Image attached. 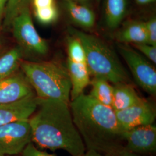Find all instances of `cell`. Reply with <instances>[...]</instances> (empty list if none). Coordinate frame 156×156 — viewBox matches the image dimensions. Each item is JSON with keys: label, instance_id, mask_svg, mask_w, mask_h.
<instances>
[{"label": "cell", "instance_id": "cell-21", "mask_svg": "<svg viewBox=\"0 0 156 156\" xmlns=\"http://www.w3.org/2000/svg\"><path fill=\"white\" fill-rule=\"evenodd\" d=\"M34 15L37 20L42 24L48 25L56 22L59 16V12L55 5L34 9Z\"/></svg>", "mask_w": 156, "mask_h": 156}, {"label": "cell", "instance_id": "cell-16", "mask_svg": "<svg viewBox=\"0 0 156 156\" xmlns=\"http://www.w3.org/2000/svg\"><path fill=\"white\" fill-rule=\"evenodd\" d=\"M116 40L123 44L147 43L145 22L131 21L126 23L116 34Z\"/></svg>", "mask_w": 156, "mask_h": 156}, {"label": "cell", "instance_id": "cell-14", "mask_svg": "<svg viewBox=\"0 0 156 156\" xmlns=\"http://www.w3.org/2000/svg\"><path fill=\"white\" fill-rule=\"evenodd\" d=\"M67 14L71 21L83 28H92L95 22V15L90 6L64 1Z\"/></svg>", "mask_w": 156, "mask_h": 156}, {"label": "cell", "instance_id": "cell-2", "mask_svg": "<svg viewBox=\"0 0 156 156\" xmlns=\"http://www.w3.org/2000/svg\"><path fill=\"white\" fill-rule=\"evenodd\" d=\"M28 121L31 141L40 148L64 150L71 156H82L86 152L83 141L73 122L69 104L38 98L37 108Z\"/></svg>", "mask_w": 156, "mask_h": 156}, {"label": "cell", "instance_id": "cell-11", "mask_svg": "<svg viewBox=\"0 0 156 156\" xmlns=\"http://www.w3.org/2000/svg\"><path fill=\"white\" fill-rule=\"evenodd\" d=\"M38 98L35 94L13 103L0 104V126L28 120L36 111Z\"/></svg>", "mask_w": 156, "mask_h": 156}, {"label": "cell", "instance_id": "cell-1", "mask_svg": "<svg viewBox=\"0 0 156 156\" xmlns=\"http://www.w3.org/2000/svg\"><path fill=\"white\" fill-rule=\"evenodd\" d=\"M73 122L87 151L117 156L124 150L123 130L115 111L82 94L69 102Z\"/></svg>", "mask_w": 156, "mask_h": 156}, {"label": "cell", "instance_id": "cell-12", "mask_svg": "<svg viewBox=\"0 0 156 156\" xmlns=\"http://www.w3.org/2000/svg\"><path fill=\"white\" fill-rule=\"evenodd\" d=\"M67 69L71 84V101L83 94L84 90L90 83V73L86 63L76 62L68 59Z\"/></svg>", "mask_w": 156, "mask_h": 156}, {"label": "cell", "instance_id": "cell-15", "mask_svg": "<svg viewBox=\"0 0 156 156\" xmlns=\"http://www.w3.org/2000/svg\"><path fill=\"white\" fill-rule=\"evenodd\" d=\"M128 0H105L104 18L106 27L110 30L118 28L128 11Z\"/></svg>", "mask_w": 156, "mask_h": 156}, {"label": "cell", "instance_id": "cell-22", "mask_svg": "<svg viewBox=\"0 0 156 156\" xmlns=\"http://www.w3.org/2000/svg\"><path fill=\"white\" fill-rule=\"evenodd\" d=\"M134 47L140 52L143 56L153 63H156V46L148 43H140L134 44Z\"/></svg>", "mask_w": 156, "mask_h": 156}, {"label": "cell", "instance_id": "cell-26", "mask_svg": "<svg viewBox=\"0 0 156 156\" xmlns=\"http://www.w3.org/2000/svg\"><path fill=\"white\" fill-rule=\"evenodd\" d=\"M7 1L8 0H0V20L4 16Z\"/></svg>", "mask_w": 156, "mask_h": 156}, {"label": "cell", "instance_id": "cell-29", "mask_svg": "<svg viewBox=\"0 0 156 156\" xmlns=\"http://www.w3.org/2000/svg\"><path fill=\"white\" fill-rule=\"evenodd\" d=\"M63 1H69L75 3L84 4V5H86L90 6L91 1V0H63Z\"/></svg>", "mask_w": 156, "mask_h": 156}, {"label": "cell", "instance_id": "cell-8", "mask_svg": "<svg viewBox=\"0 0 156 156\" xmlns=\"http://www.w3.org/2000/svg\"><path fill=\"white\" fill-rule=\"evenodd\" d=\"M124 149L135 154H149L156 151V127L154 124L136 127L123 132Z\"/></svg>", "mask_w": 156, "mask_h": 156}, {"label": "cell", "instance_id": "cell-32", "mask_svg": "<svg viewBox=\"0 0 156 156\" xmlns=\"http://www.w3.org/2000/svg\"><path fill=\"white\" fill-rule=\"evenodd\" d=\"M19 156V155H13V156Z\"/></svg>", "mask_w": 156, "mask_h": 156}, {"label": "cell", "instance_id": "cell-6", "mask_svg": "<svg viewBox=\"0 0 156 156\" xmlns=\"http://www.w3.org/2000/svg\"><path fill=\"white\" fill-rule=\"evenodd\" d=\"M118 50L127 64L136 83L147 93L156 94L155 67L140 52L127 45H118Z\"/></svg>", "mask_w": 156, "mask_h": 156}, {"label": "cell", "instance_id": "cell-18", "mask_svg": "<svg viewBox=\"0 0 156 156\" xmlns=\"http://www.w3.org/2000/svg\"><path fill=\"white\" fill-rule=\"evenodd\" d=\"M90 84L92 86L90 95L101 104L111 107L113 86L110 82L102 78L94 77Z\"/></svg>", "mask_w": 156, "mask_h": 156}, {"label": "cell", "instance_id": "cell-17", "mask_svg": "<svg viewBox=\"0 0 156 156\" xmlns=\"http://www.w3.org/2000/svg\"><path fill=\"white\" fill-rule=\"evenodd\" d=\"M22 49L15 47L0 55V80L14 74L22 57Z\"/></svg>", "mask_w": 156, "mask_h": 156}, {"label": "cell", "instance_id": "cell-4", "mask_svg": "<svg viewBox=\"0 0 156 156\" xmlns=\"http://www.w3.org/2000/svg\"><path fill=\"white\" fill-rule=\"evenodd\" d=\"M69 30L83 45L86 64L91 75L114 84L127 83L128 76L125 68L116 54L105 42L94 35L75 28Z\"/></svg>", "mask_w": 156, "mask_h": 156}, {"label": "cell", "instance_id": "cell-10", "mask_svg": "<svg viewBox=\"0 0 156 156\" xmlns=\"http://www.w3.org/2000/svg\"><path fill=\"white\" fill-rule=\"evenodd\" d=\"M35 94L23 73L0 80V104L13 103Z\"/></svg>", "mask_w": 156, "mask_h": 156}, {"label": "cell", "instance_id": "cell-28", "mask_svg": "<svg viewBox=\"0 0 156 156\" xmlns=\"http://www.w3.org/2000/svg\"><path fill=\"white\" fill-rule=\"evenodd\" d=\"M136 2L140 5H146L151 4V3L155 2L156 0H135Z\"/></svg>", "mask_w": 156, "mask_h": 156}, {"label": "cell", "instance_id": "cell-23", "mask_svg": "<svg viewBox=\"0 0 156 156\" xmlns=\"http://www.w3.org/2000/svg\"><path fill=\"white\" fill-rule=\"evenodd\" d=\"M146 31L147 37V43L156 46V19L152 17L145 22Z\"/></svg>", "mask_w": 156, "mask_h": 156}, {"label": "cell", "instance_id": "cell-19", "mask_svg": "<svg viewBox=\"0 0 156 156\" xmlns=\"http://www.w3.org/2000/svg\"><path fill=\"white\" fill-rule=\"evenodd\" d=\"M68 60L76 62L86 63L83 45L77 37L73 35L68 40Z\"/></svg>", "mask_w": 156, "mask_h": 156}, {"label": "cell", "instance_id": "cell-24", "mask_svg": "<svg viewBox=\"0 0 156 156\" xmlns=\"http://www.w3.org/2000/svg\"><path fill=\"white\" fill-rule=\"evenodd\" d=\"M22 156H56L47 152L40 151L32 142L30 143L23 150Z\"/></svg>", "mask_w": 156, "mask_h": 156}, {"label": "cell", "instance_id": "cell-7", "mask_svg": "<svg viewBox=\"0 0 156 156\" xmlns=\"http://www.w3.org/2000/svg\"><path fill=\"white\" fill-rule=\"evenodd\" d=\"M31 129L28 120H22L0 126V156L22 154L32 142Z\"/></svg>", "mask_w": 156, "mask_h": 156}, {"label": "cell", "instance_id": "cell-3", "mask_svg": "<svg viewBox=\"0 0 156 156\" xmlns=\"http://www.w3.org/2000/svg\"><path fill=\"white\" fill-rule=\"evenodd\" d=\"M21 67L38 98L69 104L71 84L67 67L54 62H24Z\"/></svg>", "mask_w": 156, "mask_h": 156}, {"label": "cell", "instance_id": "cell-20", "mask_svg": "<svg viewBox=\"0 0 156 156\" xmlns=\"http://www.w3.org/2000/svg\"><path fill=\"white\" fill-rule=\"evenodd\" d=\"M28 0H8L4 11V26L11 27L15 17L24 7L28 6Z\"/></svg>", "mask_w": 156, "mask_h": 156}, {"label": "cell", "instance_id": "cell-27", "mask_svg": "<svg viewBox=\"0 0 156 156\" xmlns=\"http://www.w3.org/2000/svg\"><path fill=\"white\" fill-rule=\"evenodd\" d=\"M82 156H109L105 154H102L99 153L98 152H96L93 151H87V152H85L83 155Z\"/></svg>", "mask_w": 156, "mask_h": 156}, {"label": "cell", "instance_id": "cell-9", "mask_svg": "<svg viewBox=\"0 0 156 156\" xmlns=\"http://www.w3.org/2000/svg\"><path fill=\"white\" fill-rule=\"evenodd\" d=\"M117 122L123 132L140 126L153 124L156 111L145 100L122 111L115 112Z\"/></svg>", "mask_w": 156, "mask_h": 156}, {"label": "cell", "instance_id": "cell-25", "mask_svg": "<svg viewBox=\"0 0 156 156\" xmlns=\"http://www.w3.org/2000/svg\"><path fill=\"white\" fill-rule=\"evenodd\" d=\"M34 9H38L56 4L55 0H33Z\"/></svg>", "mask_w": 156, "mask_h": 156}, {"label": "cell", "instance_id": "cell-31", "mask_svg": "<svg viewBox=\"0 0 156 156\" xmlns=\"http://www.w3.org/2000/svg\"><path fill=\"white\" fill-rule=\"evenodd\" d=\"M96 1H97V2L98 3H99V2H100L101 0H96Z\"/></svg>", "mask_w": 156, "mask_h": 156}, {"label": "cell", "instance_id": "cell-5", "mask_svg": "<svg viewBox=\"0 0 156 156\" xmlns=\"http://www.w3.org/2000/svg\"><path fill=\"white\" fill-rule=\"evenodd\" d=\"M11 27L22 49L38 56L47 54L48 44L35 27L28 6L22 9L15 17Z\"/></svg>", "mask_w": 156, "mask_h": 156}, {"label": "cell", "instance_id": "cell-30", "mask_svg": "<svg viewBox=\"0 0 156 156\" xmlns=\"http://www.w3.org/2000/svg\"><path fill=\"white\" fill-rule=\"evenodd\" d=\"M117 156H139L137 154H135L133 153L129 152L126 150H123Z\"/></svg>", "mask_w": 156, "mask_h": 156}, {"label": "cell", "instance_id": "cell-13", "mask_svg": "<svg viewBox=\"0 0 156 156\" xmlns=\"http://www.w3.org/2000/svg\"><path fill=\"white\" fill-rule=\"evenodd\" d=\"M143 100L134 87L127 83L114 84L111 107L115 111L127 109Z\"/></svg>", "mask_w": 156, "mask_h": 156}]
</instances>
